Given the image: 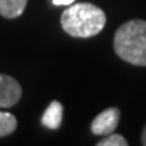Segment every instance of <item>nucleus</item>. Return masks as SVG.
I'll return each instance as SVG.
<instances>
[{"instance_id":"423d86ee","label":"nucleus","mask_w":146,"mask_h":146,"mask_svg":"<svg viewBox=\"0 0 146 146\" xmlns=\"http://www.w3.org/2000/svg\"><path fill=\"white\" fill-rule=\"evenodd\" d=\"M29 0H0V15L5 18H18L24 12Z\"/></svg>"},{"instance_id":"20e7f679","label":"nucleus","mask_w":146,"mask_h":146,"mask_svg":"<svg viewBox=\"0 0 146 146\" xmlns=\"http://www.w3.org/2000/svg\"><path fill=\"white\" fill-rule=\"evenodd\" d=\"M21 85L12 76L0 75V108H12L21 98Z\"/></svg>"},{"instance_id":"39448f33","label":"nucleus","mask_w":146,"mask_h":146,"mask_svg":"<svg viewBox=\"0 0 146 146\" xmlns=\"http://www.w3.org/2000/svg\"><path fill=\"white\" fill-rule=\"evenodd\" d=\"M63 121V106L60 102L49 103L48 109L42 115V124L49 130H57Z\"/></svg>"},{"instance_id":"f03ea898","label":"nucleus","mask_w":146,"mask_h":146,"mask_svg":"<svg viewBox=\"0 0 146 146\" xmlns=\"http://www.w3.org/2000/svg\"><path fill=\"white\" fill-rule=\"evenodd\" d=\"M113 49L124 61L146 67V21L131 19L124 23L115 33Z\"/></svg>"},{"instance_id":"6e6552de","label":"nucleus","mask_w":146,"mask_h":146,"mask_svg":"<svg viewBox=\"0 0 146 146\" xmlns=\"http://www.w3.org/2000/svg\"><path fill=\"white\" fill-rule=\"evenodd\" d=\"M97 145L98 146H127L128 145V140L124 136L116 134V133L113 131V133H110V134H108V137H106V139L100 140Z\"/></svg>"},{"instance_id":"7ed1b4c3","label":"nucleus","mask_w":146,"mask_h":146,"mask_svg":"<svg viewBox=\"0 0 146 146\" xmlns=\"http://www.w3.org/2000/svg\"><path fill=\"white\" fill-rule=\"evenodd\" d=\"M121 112L118 108H108L100 112L91 122V133L96 136H108L113 133L119 124Z\"/></svg>"},{"instance_id":"9d476101","label":"nucleus","mask_w":146,"mask_h":146,"mask_svg":"<svg viewBox=\"0 0 146 146\" xmlns=\"http://www.w3.org/2000/svg\"><path fill=\"white\" fill-rule=\"evenodd\" d=\"M142 145L146 146V125H145V128H143V131H142Z\"/></svg>"},{"instance_id":"0eeeda50","label":"nucleus","mask_w":146,"mask_h":146,"mask_svg":"<svg viewBox=\"0 0 146 146\" xmlns=\"http://www.w3.org/2000/svg\"><path fill=\"white\" fill-rule=\"evenodd\" d=\"M17 128V118L9 112H0V137L9 136Z\"/></svg>"},{"instance_id":"f257e3e1","label":"nucleus","mask_w":146,"mask_h":146,"mask_svg":"<svg viewBox=\"0 0 146 146\" xmlns=\"http://www.w3.org/2000/svg\"><path fill=\"white\" fill-rule=\"evenodd\" d=\"M61 27L73 37H92L106 25V14L92 3L69 5L61 14Z\"/></svg>"},{"instance_id":"1a4fd4ad","label":"nucleus","mask_w":146,"mask_h":146,"mask_svg":"<svg viewBox=\"0 0 146 146\" xmlns=\"http://www.w3.org/2000/svg\"><path fill=\"white\" fill-rule=\"evenodd\" d=\"M73 2H75V0H52V3L57 5V6H69Z\"/></svg>"}]
</instances>
